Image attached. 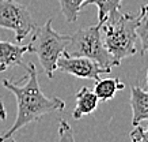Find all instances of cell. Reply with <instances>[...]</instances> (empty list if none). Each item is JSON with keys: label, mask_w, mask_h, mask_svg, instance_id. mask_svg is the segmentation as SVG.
<instances>
[{"label": "cell", "mask_w": 148, "mask_h": 142, "mask_svg": "<svg viewBox=\"0 0 148 142\" xmlns=\"http://www.w3.org/2000/svg\"><path fill=\"white\" fill-rule=\"evenodd\" d=\"M86 0H58L61 12H63L65 21L69 23L76 22L77 17L82 11V4Z\"/></svg>", "instance_id": "cell-13"}, {"label": "cell", "mask_w": 148, "mask_h": 142, "mask_svg": "<svg viewBox=\"0 0 148 142\" xmlns=\"http://www.w3.org/2000/svg\"><path fill=\"white\" fill-rule=\"evenodd\" d=\"M57 131V139L54 142H76L75 141V135H73V130H72V127L69 126L67 120H60Z\"/></svg>", "instance_id": "cell-14"}, {"label": "cell", "mask_w": 148, "mask_h": 142, "mask_svg": "<svg viewBox=\"0 0 148 142\" xmlns=\"http://www.w3.org/2000/svg\"><path fill=\"white\" fill-rule=\"evenodd\" d=\"M67 49L64 53L68 56H82L95 60L103 69L116 67L117 63L108 52L106 46L103 44L102 29L101 25L87 26V28L79 29L72 34H68Z\"/></svg>", "instance_id": "cell-4"}, {"label": "cell", "mask_w": 148, "mask_h": 142, "mask_svg": "<svg viewBox=\"0 0 148 142\" xmlns=\"http://www.w3.org/2000/svg\"><path fill=\"white\" fill-rule=\"evenodd\" d=\"M27 77L22 85L14 83L8 79L3 81V86L12 93L16 98V118L11 127L3 135H0V142H5L27 124L44 118L45 115L56 111H64L65 103L58 97H46L40 87L36 66L29 62L25 66Z\"/></svg>", "instance_id": "cell-1"}, {"label": "cell", "mask_w": 148, "mask_h": 142, "mask_svg": "<svg viewBox=\"0 0 148 142\" xmlns=\"http://www.w3.org/2000/svg\"><path fill=\"white\" fill-rule=\"evenodd\" d=\"M30 52V46L12 44L10 41H0V73L14 66H22L23 56Z\"/></svg>", "instance_id": "cell-7"}, {"label": "cell", "mask_w": 148, "mask_h": 142, "mask_svg": "<svg viewBox=\"0 0 148 142\" xmlns=\"http://www.w3.org/2000/svg\"><path fill=\"white\" fill-rule=\"evenodd\" d=\"M32 41L29 44L30 52L38 56L44 73L48 78H53L58 57L67 49L68 34H60L52 28V19H48L45 25L33 30Z\"/></svg>", "instance_id": "cell-3"}, {"label": "cell", "mask_w": 148, "mask_h": 142, "mask_svg": "<svg viewBox=\"0 0 148 142\" xmlns=\"http://www.w3.org/2000/svg\"><path fill=\"white\" fill-rule=\"evenodd\" d=\"M56 70H60L61 73L73 75L76 78L84 79H99L101 75H108L110 74V69H103L101 67L95 60L88 57H82V56H68L65 53L58 57Z\"/></svg>", "instance_id": "cell-6"}, {"label": "cell", "mask_w": 148, "mask_h": 142, "mask_svg": "<svg viewBox=\"0 0 148 142\" xmlns=\"http://www.w3.org/2000/svg\"><path fill=\"white\" fill-rule=\"evenodd\" d=\"M0 28L12 30L16 42H22L37 25L26 6L15 0H0Z\"/></svg>", "instance_id": "cell-5"}, {"label": "cell", "mask_w": 148, "mask_h": 142, "mask_svg": "<svg viewBox=\"0 0 148 142\" xmlns=\"http://www.w3.org/2000/svg\"><path fill=\"white\" fill-rule=\"evenodd\" d=\"M11 142H16V141H14V139H11Z\"/></svg>", "instance_id": "cell-18"}, {"label": "cell", "mask_w": 148, "mask_h": 142, "mask_svg": "<svg viewBox=\"0 0 148 142\" xmlns=\"http://www.w3.org/2000/svg\"><path fill=\"white\" fill-rule=\"evenodd\" d=\"M5 118H7V112H5L4 104L0 101V119H1V120H5Z\"/></svg>", "instance_id": "cell-16"}, {"label": "cell", "mask_w": 148, "mask_h": 142, "mask_svg": "<svg viewBox=\"0 0 148 142\" xmlns=\"http://www.w3.org/2000/svg\"><path fill=\"white\" fill-rule=\"evenodd\" d=\"M147 123H141L133 126V130L130 131V141L132 142H148V120Z\"/></svg>", "instance_id": "cell-15"}, {"label": "cell", "mask_w": 148, "mask_h": 142, "mask_svg": "<svg viewBox=\"0 0 148 142\" xmlns=\"http://www.w3.org/2000/svg\"><path fill=\"white\" fill-rule=\"evenodd\" d=\"M125 83L121 82V79L114 77V78H103V79H97L94 86V93L98 97L99 101L106 103V101L114 98L117 92L124 90Z\"/></svg>", "instance_id": "cell-10"}, {"label": "cell", "mask_w": 148, "mask_h": 142, "mask_svg": "<svg viewBox=\"0 0 148 142\" xmlns=\"http://www.w3.org/2000/svg\"><path fill=\"white\" fill-rule=\"evenodd\" d=\"M136 33L141 42V53H148V3L140 7V12L137 14Z\"/></svg>", "instance_id": "cell-12"}, {"label": "cell", "mask_w": 148, "mask_h": 142, "mask_svg": "<svg viewBox=\"0 0 148 142\" xmlns=\"http://www.w3.org/2000/svg\"><path fill=\"white\" fill-rule=\"evenodd\" d=\"M88 4L98 7V25H102L106 19L113 18L120 12L122 0H86L82 4V10Z\"/></svg>", "instance_id": "cell-11"}, {"label": "cell", "mask_w": 148, "mask_h": 142, "mask_svg": "<svg viewBox=\"0 0 148 142\" xmlns=\"http://www.w3.org/2000/svg\"><path fill=\"white\" fill-rule=\"evenodd\" d=\"M130 107L133 111L132 126L148 120V90L140 86L130 89Z\"/></svg>", "instance_id": "cell-8"}, {"label": "cell", "mask_w": 148, "mask_h": 142, "mask_svg": "<svg viewBox=\"0 0 148 142\" xmlns=\"http://www.w3.org/2000/svg\"><path fill=\"white\" fill-rule=\"evenodd\" d=\"M145 83H147V86H148V70H147V77H145Z\"/></svg>", "instance_id": "cell-17"}, {"label": "cell", "mask_w": 148, "mask_h": 142, "mask_svg": "<svg viewBox=\"0 0 148 142\" xmlns=\"http://www.w3.org/2000/svg\"><path fill=\"white\" fill-rule=\"evenodd\" d=\"M137 15L130 12H118L116 17L106 19L101 25L103 44L112 55L117 66L124 59L133 56L137 51V33H136Z\"/></svg>", "instance_id": "cell-2"}, {"label": "cell", "mask_w": 148, "mask_h": 142, "mask_svg": "<svg viewBox=\"0 0 148 142\" xmlns=\"http://www.w3.org/2000/svg\"><path fill=\"white\" fill-rule=\"evenodd\" d=\"M99 100L95 96L94 92H91L88 87H82L76 93V105L72 112L73 119L79 120L86 115H91L97 108H98Z\"/></svg>", "instance_id": "cell-9"}]
</instances>
